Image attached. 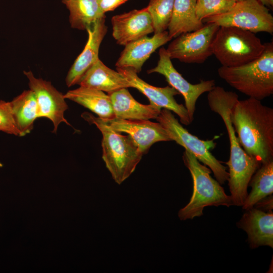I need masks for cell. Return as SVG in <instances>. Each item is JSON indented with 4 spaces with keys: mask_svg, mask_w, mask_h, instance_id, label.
Masks as SVG:
<instances>
[{
    "mask_svg": "<svg viewBox=\"0 0 273 273\" xmlns=\"http://www.w3.org/2000/svg\"><path fill=\"white\" fill-rule=\"evenodd\" d=\"M210 109L217 113L225 126L230 144V155L226 164L229 167V186L236 206H242L248 195L247 188L261 163L248 155L241 146L230 119L233 107L239 100L233 92L215 86L207 95Z\"/></svg>",
    "mask_w": 273,
    "mask_h": 273,
    "instance_id": "cell-1",
    "label": "cell"
},
{
    "mask_svg": "<svg viewBox=\"0 0 273 273\" xmlns=\"http://www.w3.org/2000/svg\"><path fill=\"white\" fill-rule=\"evenodd\" d=\"M230 119L238 141L261 164L273 160V109L251 98L238 100Z\"/></svg>",
    "mask_w": 273,
    "mask_h": 273,
    "instance_id": "cell-2",
    "label": "cell"
},
{
    "mask_svg": "<svg viewBox=\"0 0 273 273\" xmlns=\"http://www.w3.org/2000/svg\"><path fill=\"white\" fill-rule=\"evenodd\" d=\"M81 117L101 132L103 159L113 179L121 184L134 171L143 153L129 135H122L105 120L88 112Z\"/></svg>",
    "mask_w": 273,
    "mask_h": 273,
    "instance_id": "cell-3",
    "label": "cell"
},
{
    "mask_svg": "<svg viewBox=\"0 0 273 273\" xmlns=\"http://www.w3.org/2000/svg\"><path fill=\"white\" fill-rule=\"evenodd\" d=\"M262 54L240 66L218 69L219 76L249 98L261 101L273 94V43H265Z\"/></svg>",
    "mask_w": 273,
    "mask_h": 273,
    "instance_id": "cell-4",
    "label": "cell"
},
{
    "mask_svg": "<svg viewBox=\"0 0 273 273\" xmlns=\"http://www.w3.org/2000/svg\"><path fill=\"white\" fill-rule=\"evenodd\" d=\"M183 159L191 174L193 191L189 202L178 211L180 220L201 216L204 208L207 206L229 207L234 205L231 196L227 195L217 180L211 177V170L208 167L202 164L193 154L186 150Z\"/></svg>",
    "mask_w": 273,
    "mask_h": 273,
    "instance_id": "cell-5",
    "label": "cell"
},
{
    "mask_svg": "<svg viewBox=\"0 0 273 273\" xmlns=\"http://www.w3.org/2000/svg\"><path fill=\"white\" fill-rule=\"evenodd\" d=\"M265 47L254 33L232 26H220L212 43V53L222 66L232 67L258 58Z\"/></svg>",
    "mask_w": 273,
    "mask_h": 273,
    "instance_id": "cell-6",
    "label": "cell"
},
{
    "mask_svg": "<svg viewBox=\"0 0 273 273\" xmlns=\"http://www.w3.org/2000/svg\"><path fill=\"white\" fill-rule=\"evenodd\" d=\"M156 119L164 128L171 141L183 147L208 167L220 184H224L228 180L229 174L226 167L210 151L216 146L213 140H202L190 133L179 123L171 111L167 109H161Z\"/></svg>",
    "mask_w": 273,
    "mask_h": 273,
    "instance_id": "cell-7",
    "label": "cell"
},
{
    "mask_svg": "<svg viewBox=\"0 0 273 273\" xmlns=\"http://www.w3.org/2000/svg\"><path fill=\"white\" fill-rule=\"evenodd\" d=\"M219 26H232L253 33H273V17L266 6L258 0L236 2L223 14L210 16L202 20Z\"/></svg>",
    "mask_w": 273,
    "mask_h": 273,
    "instance_id": "cell-8",
    "label": "cell"
},
{
    "mask_svg": "<svg viewBox=\"0 0 273 273\" xmlns=\"http://www.w3.org/2000/svg\"><path fill=\"white\" fill-rule=\"evenodd\" d=\"M219 27L209 23L196 31L181 34L174 38L166 51L171 59L186 63H203L213 55L212 43Z\"/></svg>",
    "mask_w": 273,
    "mask_h": 273,
    "instance_id": "cell-9",
    "label": "cell"
},
{
    "mask_svg": "<svg viewBox=\"0 0 273 273\" xmlns=\"http://www.w3.org/2000/svg\"><path fill=\"white\" fill-rule=\"evenodd\" d=\"M159 58L156 66L147 71L148 73H158L163 75L170 86L183 96L185 107L191 122L194 118L196 104L200 96L209 92L215 86L214 80H202L192 84L185 79L173 66L166 50L162 47L159 51Z\"/></svg>",
    "mask_w": 273,
    "mask_h": 273,
    "instance_id": "cell-10",
    "label": "cell"
},
{
    "mask_svg": "<svg viewBox=\"0 0 273 273\" xmlns=\"http://www.w3.org/2000/svg\"><path fill=\"white\" fill-rule=\"evenodd\" d=\"M23 73L28 80L29 89L35 97L39 117H46L52 121L53 132H56L62 122L70 125L64 117V112L68 107L64 95L51 82L35 77L31 71H24Z\"/></svg>",
    "mask_w": 273,
    "mask_h": 273,
    "instance_id": "cell-11",
    "label": "cell"
},
{
    "mask_svg": "<svg viewBox=\"0 0 273 273\" xmlns=\"http://www.w3.org/2000/svg\"><path fill=\"white\" fill-rule=\"evenodd\" d=\"M116 69L126 77L132 87L137 89L148 98L150 104L161 109L173 112L183 124L188 125L192 123L185 106L177 103L174 98V96L180 94L175 89L169 86L161 87L151 85L140 78L138 73L130 68H116Z\"/></svg>",
    "mask_w": 273,
    "mask_h": 273,
    "instance_id": "cell-12",
    "label": "cell"
},
{
    "mask_svg": "<svg viewBox=\"0 0 273 273\" xmlns=\"http://www.w3.org/2000/svg\"><path fill=\"white\" fill-rule=\"evenodd\" d=\"M112 36L117 43L126 44L154 32L147 7L114 16L111 19Z\"/></svg>",
    "mask_w": 273,
    "mask_h": 273,
    "instance_id": "cell-13",
    "label": "cell"
},
{
    "mask_svg": "<svg viewBox=\"0 0 273 273\" xmlns=\"http://www.w3.org/2000/svg\"><path fill=\"white\" fill-rule=\"evenodd\" d=\"M106 121L115 130L127 133L143 154L147 153L156 142L171 141L165 130L158 122L117 118Z\"/></svg>",
    "mask_w": 273,
    "mask_h": 273,
    "instance_id": "cell-14",
    "label": "cell"
},
{
    "mask_svg": "<svg viewBox=\"0 0 273 273\" xmlns=\"http://www.w3.org/2000/svg\"><path fill=\"white\" fill-rule=\"evenodd\" d=\"M105 18L99 20L87 29L88 36L87 42L70 67L66 77V84L68 87L78 84L85 73L99 59L100 45L107 32Z\"/></svg>",
    "mask_w": 273,
    "mask_h": 273,
    "instance_id": "cell-15",
    "label": "cell"
},
{
    "mask_svg": "<svg viewBox=\"0 0 273 273\" xmlns=\"http://www.w3.org/2000/svg\"><path fill=\"white\" fill-rule=\"evenodd\" d=\"M171 39L166 30L126 44L115 64L116 68H130L136 73H140L151 54Z\"/></svg>",
    "mask_w": 273,
    "mask_h": 273,
    "instance_id": "cell-16",
    "label": "cell"
},
{
    "mask_svg": "<svg viewBox=\"0 0 273 273\" xmlns=\"http://www.w3.org/2000/svg\"><path fill=\"white\" fill-rule=\"evenodd\" d=\"M243 214L237 223L238 227L248 235L251 248L261 246L273 247V213L253 207Z\"/></svg>",
    "mask_w": 273,
    "mask_h": 273,
    "instance_id": "cell-17",
    "label": "cell"
},
{
    "mask_svg": "<svg viewBox=\"0 0 273 273\" xmlns=\"http://www.w3.org/2000/svg\"><path fill=\"white\" fill-rule=\"evenodd\" d=\"M115 118L132 120L156 119L161 109L151 105H144L136 101L127 88L109 93Z\"/></svg>",
    "mask_w": 273,
    "mask_h": 273,
    "instance_id": "cell-18",
    "label": "cell"
},
{
    "mask_svg": "<svg viewBox=\"0 0 273 273\" xmlns=\"http://www.w3.org/2000/svg\"><path fill=\"white\" fill-rule=\"evenodd\" d=\"M78 84L107 93L132 87L124 75L107 67L100 59L87 70Z\"/></svg>",
    "mask_w": 273,
    "mask_h": 273,
    "instance_id": "cell-19",
    "label": "cell"
},
{
    "mask_svg": "<svg viewBox=\"0 0 273 273\" xmlns=\"http://www.w3.org/2000/svg\"><path fill=\"white\" fill-rule=\"evenodd\" d=\"M64 97L87 108L104 120L115 118L110 98L103 91L80 86L68 91Z\"/></svg>",
    "mask_w": 273,
    "mask_h": 273,
    "instance_id": "cell-20",
    "label": "cell"
},
{
    "mask_svg": "<svg viewBox=\"0 0 273 273\" xmlns=\"http://www.w3.org/2000/svg\"><path fill=\"white\" fill-rule=\"evenodd\" d=\"M196 0H174L172 16L168 27L171 39L196 31L204 25L196 14Z\"/></svg>",
    "mask_w": 273,
    "mask_h": 273,
    "instance_id": "cell-21",
    "label": "cell"
},
{
    "mask_svg": "<svg viewBox=\"0 0 273 273\" xmlns=\"http://www.w3.org/2000/svg\"><path fill=\"white\" fill-rule=\"evenodd\" d=\"M13 117L21 136L31 132L35 120L39 117L35 97L30 90L23 91L10 102Z\"/></svg>",
    "mask_w": 273,
    "mask_h": 273,
    "instance_id": "cell-22",
    "label": "cell"
},
{
    "mask_svg": "<svg viewBox=\"0 0 273 273\" xmlns=\"http://www.w3.org/2000/svg\"><path fill=\"white\" fill-rule=\"evenodd\" d=\"M69 11L71 27L86 30L99 20L106 17L101 10L98 0H62Z\"/></svg>",
    "mask_w": 273,
    "mask_h": 273,
    "instance_id": "cell-23",
    "label": "cell"
},
{
    "mask_svg": "<svg viewBox=\"0 0 273 273\" xmlns=\"http://www.w3.org/2000/svg\"><path fill=\"white\" fill-rule=\"evenodd\" d=\"M249 185L252 191L248 194L242 206L243 209L247 210L260 200L272 195L273 192V160L262 164L255 172Z\"/></svg>",
    "mask_w": 273,
    "mask_h": 273,
    "instance_id": "cell-24",
    "label": "cell"
},
{
    "mask_svg": "<svg viewBox=\"0 0 273 273\" xmlns=\"http://www.w3.org/2000/svg\"><path fill=\"white\" fill-rule=\"evenodd\" d=\"M174 0H150L147 10L151 16L154 33L166 31L169 24Z\"/></svg>",
    "mask_w": 273,
    "mask_h": 273,
    "instance_id": "cell-25",
    "label": "cell"
},
{
    "mask_svg": "<svg viewBox=\"0 0 273 273\" xmlns=\"http://www.w3.org/2000/svg\"><path fill=\"white\" fill-rule=\"evenodd\" d=\"M235 3L232 0H196V16L202 21L206 18L227 12Z\"/></svg>",
    "mask_w": 273,
    "mask_h": 273,
    "instance_id": "cell-26",
    "label": "cell"
},
{
    "mask_svg": "<svg viewBox=\"0 0 273 273\" xmlns=\"http://www.w3.org/2000/svg\"><path fill=\"white\" fill-rule=\"evenodd\" d=\"M0 131L21 136L13 117L10 102L4 100H0Z\"/></svg>",
    "mask_w": 273,
    "mask_h": 273,
    "instance_id": "cell-27",
    "label": "cell"
},
{
    "mask_svg": "<svg viewBox=\"0 0 273 273\" xmlns=\"http://www.w3.org/2000/svg\"><path fill=\"white\" fill-rule=\"evenodd\" d=\"M129 0H98L102 11L105 14L107 12L114 11L119 6Z\"/></svg>",
    "mask_w": 273,
    "mask_h": 273,
    "instance_id": "cell-28",
    "label": "cell"
},
{
    "mask_svg": "<svg viewBox=\"0 0 273 273\" xmlns=\"http://www.w3.org/2000/svg\"><path fill=\"white\" fill-rule=\"evenodd\" d=\"M270 196H267L259 201L255 205L256 206V208H261L265 210L264 211H271L272 209V197Z\"/></svg>",
    "mask_w": 273,
    "mask_h": 273,
    "instance_id": "cell-29",
    "label": "cell"
},
{
    "mask_svg": "<svg viewBox=\"0 0 273 273\" xmlns=\"http://www.w3.org/2000/svg\"><path fill=\"white\" fill-rule=\"evenodd\" d=\"M261 4L265 6H272L273 0H258Z\"/></svg>",
    "mask_w": 273,
    "mask_h": 273,
    "instance_id": "cell-30",
    "label": "cell"
},
{
    "mask_svg": "<svg viewBox=\"0 0 273 273\" xmlns=\"http://www.w3.org/2000/svg\"><path fill=\"white\" fill-rule=\"evenodd\" d=\"M234 2H235L236 3V2H240V1H244V0H232Z\"/></svg>",
    "mask_w": 273,
    "mask_h": 273,
    "instance_id": "cell-31",
    "label": "cell"
}]
</instances>
